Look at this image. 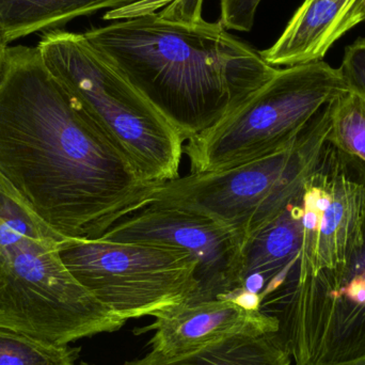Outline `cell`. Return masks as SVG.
<instances>
[{
	"label": "cell",
	"mask_w": 365,
	"mask_h": 365,
	"mask_svg": "<svg viewBox=\"0 0 365 365\" xmlns=\"http://www.w3.org/2000/svg\"><path fill=\"white\" fill-rule=\"evenodd\" d=\"M203 0L83 34L170 121L185 143L212 128L274 76L261 53L202 16Z\"/></svg>",
	"instance_id": "2"
},
{
	"label": "cell",
	"mask_w": 365,
	"mask_h": 365,
	"mask_svg": "<svg viewBox=\"0 0 365 365\" xmlns=\"http://www.w3.org/2000/svg\"><path fill=\"white\" fill-rule=\"evenodd\" d=\"M365 21V0H304L262 57L274 68L323 61L329 49Z\"/></svg>",
	"instance_id": "12"
},
{
	"label": "cell",
	"mask_w": 365,
	"mask_h": 365,
	"mask_svg": "<svg viewBox=\"0 0 365 365\" xmlns=\"http://www.w3.org/2000/svg\"><path fill=\"white\" fill-rule=\"evenodd\" d=\"M175 0H139L134 4L109 10L104 15L106 21H122V19H135L143 15L152 14L162 10Z\"/></svg>",
	"instance_id": "19"
},
{
	"label": "cell",
	"mask_w": 365,
	"mask_h": 365,
	"mask_svg": "<svg viewBox=\"0 0 365 365\" xmlns=\"http://www.w3.org/2000/svg\"><path fill=\"white\" fill-rule=\"evenodd\" d=\"M291 355L279 332L236 336L177 357L154 351L124 365H289Z\"/></svg>",
	"instance_id": "13"
},
{
	"label": "cell",
	"mask_w": 365,
	"mask_h": 365,
	"mask_svg": "<svg viewBox=\"0 0 365 365\" xmlns=\"http://www.w3.org/2000/svg\"><path fill=\"white\" fill-rule=\"evenodd\" d=\"M334 365H365V357L361 358V359L355 360V361L347 362V364Z\"/></svg>",
	"instance_id": "21"
},
{
	"label": "cell",
	"mask_w": 365,
	"mask_h": 365,
	"mask_svg": "<svg viewBox=\"0 0 365 365\" xmlns=\"http://www.w3.org/2000/svg\"><path fill=\"white\" fill-rule=\"evenodd\" d=\"M36 47L47 70L145 182L160 184L180 177L181 134L83 34L51 30Z\"/></svg>",
	"instance_id": "4"
},
{
	"label": "cell",
	"mask_w": 365,
	"mask_h": 365,
	"mask_svg": "<svg viewBox=\"0 0 365 365\" xmlns=\"http://www.w3.org/2000/svg\"><path fill=\"white\" fill-rule=\"evenodd\" d=\"M68 345L42 342L27 334L0 327V365H76Z\"/></svg>",
	"instance_id": "16"
},
{
	"label": "cell",
	"mask_w": 365,
	"mask_h": 365,
	"mask_svg": "<svg viewBox=\"0 0 365 365\" xmlns=\"http://www.w3.org/2000/svg\"><path fill=\"white\" fill-rule=\"evenodd\" d=\"M339 70L349 90L357 92L365 100V36L345 48Z\"/></svg>",
	"instance_id": "17"
},
{
	"label": "cell",
	"mask_w": 365,
	"mask_h": 365,
	"mask_svg": "<svg viewBox=\"0 0 365 365\" xmlns=\"http://www.w3.org/2000/svg\"><path fill=\"white\" fill-rule=\"evenodd\" d=\"M278 319L279 334L296 365L365 357V207L361 237L346 265L296 287Z\"/></svg>",
	"instance_id": "8"
},
{
	"label": "cell",
	"mask_w": 365,
	"mask_h": 365,
	"mask_svg": "<svg viewBox=\"0 0 365 365\" xmlns=\"http://www.w3.org/2000/svg\"><path fill=\"white\" fill-rule=\"evenodd\" d=\"M262 0H221L220 24L227 30L250 31Z\"/></svg>",
	"instance_id": "18"
},
{
	"label": "cell",
	"mask_w": 365,
	"mask_h": 365,
	"mask_svg": "<svg viewBox=\"0 0 365 365\" xmlns=\"http://www.w3.org/2000/svg\"><path fill=\"white\" fill-rule=\"evenodd\" d=\"M100 240L168 247L197 263L195 300L225 299L242 289L244 247L227 227L195 210L152 201L120 221Z\"/></svg>",
	"instance_id": "9"
},
{
	"label": "cell",
	"mask_w": 365,
	"mask_h": 365,
	"mask_svg": "<svg viewBox=\"0 0 365 365\" xmlns=\"http://www.w3.org/2000/svg\"><path fill=\"white\" fill-rule=\"evenodd\" d=\"M9 42L0 28V77H1L2 71H4V63H6V53H8Z\"/></svg>",
	"instance_id": "20"
},
{
	"label": "cell",
	"mask_w": 365,
	"mask_h": 365,
	"mask_svg": "<svg viewBox=\"0 0 365 365\" xmlns=\"http://www.w3.org/2000/svg\"><path fill=\"white\" fill-rule=\"evenodd\" d=\"M304 192L244 246L242 289L259 296L261 311L276 317L294 282L304 240Z\"/></svg>",
	"instance_id": "11"
},
{
	"label": "cell",
	"mask_w": 365,
	"mask_h": 365,
	"mask_svg": "<svg viewBox=\"0 0 365 365\" xmlns=\"http://www.w3.org/2000/svg\"><path fill=\"white\" fill-rule=\"evenodd\" d=\"M349 90L339 68L324 60L278 68L229 115L184 143L190 173L222 171L285 149Z\"/></svg>",
	"instance_id": "6"
},
{
	"label": "cell",
	"mask_w": 365,
	"mask_h": 365,
	"mask_svg": "<svg viewBox=\"0 0 365 365\" xmlns=\"http://www.w3.org/2000/svg\"><path fill=\"white\" fill-rule=\"evenodd\" d=\"M331 103L289 147L216 173H189L156 185L152 201L206 215L229 229L242 247L304 192L331 126Z\"/></svg>",
	"instance_id": "5"
},
{
	"label": "cell",
	"mask_w": 365,
	"mask_h": 365,
	"mask_svg": "<svg viewBox=\"0 0 365 365\" xmlns=\"http://www.w3.org/2000/svg\"><path fill=\"white\" fill-rule=\"evenodd\" d=\"M331 126L327 141L365 165V100L349 91L331 103Z\"/></svg>",
	"instance_id": "15"
},
{
	"label": "cell",
	"mask_w": 365,
	"mask_h": 365,
	"mask_svg": "<svg viewBox=\"0 0 365 365\" xmlns=\"http://www.w3.org/2000/svg\"><path fill=\"white\" fill-rule=\"evenodd\" d=\"M63 240L0 179V327L63 346L125 325L66 269Z\"/></svg>",
	"instance_id": "3"
},
{
	"label": "cell",
	"mask_w": 365,
	"mask_h": 365,
	"mask_svg": "<svg viewBox=\"0 0 365 365\" xmlns=\"http://www.w3.org/2000/svg\"><path fill=\"white\" fill-rule=\"evenodd\" d=\"M59 255L75 280L124 321L158 317L199 292L197 263L177 249L64 238Z\"/></svg>",
	"instance_id": "7"
},
{
	"label": "cell",
	"mask_w": 365,
	"mask_h": 365,
	"mask_svg": "<svg viewBox=\"0 0 365 365\" xmlns=\"http://www.w3.org/2000/svg\"><path fill=\"white\" fill-rule=\"evenodd\" d=\"M152 351L177 357L236 336H262L280 331V322L261 311H249L221 298L195 300L173 307L155 317Z\"/></svg>",
	"instance_id": "10"
},
{
	"label": "cell",
	"mask_w": 365,
	"mask_h": 365,
	"mask_svg": "<svg viewBox=\"0 0 365 365\" xmlns=\"http://www.w3.org/2000/svg\"><path fill=\"white\" fill-rule=\"evenodd\" d=\"M0 179L53 231L100 240L150 203L125 153L77 105L38 47H9L0 77Z\"/></svg>",
	"instance_id": "1"
},
{
	"label": "cell",
	"mask_w": 365,
	"mask_h": 365,
	"mask_svg": "<svg viewBox=\"0 0 365 365\" xmlns=\"http://www.w3.org/2000/svg\"><path fill=\"white\" fill-rule=\"evenodd\" d=\"M78 365H89V364H78Z\"/></svg>",
	"instance_id": "22"
},
{
	"label": "cell",
	"mask_w": 365,
	"mask_h": 365,
	"mask_svg": "<svg viewBox=\"0 0 365 365\" xmlns=\"http://www.w3.org/2000/svg\"><path fill=\"white\" fill-rule=\"evenodd\" d=\"M139 0H0V28L9 43L38 31L59 29L77 17Z\"/></svg>",
	"instance_id": "14"
}]
</instances>
